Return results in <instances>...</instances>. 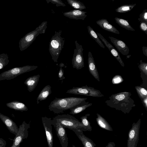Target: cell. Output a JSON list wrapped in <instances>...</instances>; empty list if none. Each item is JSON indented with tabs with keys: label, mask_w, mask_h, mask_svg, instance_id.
<instances>
[{
	"label": "cell",
	"mask_w": 147,
	"mask_h": 147,
	"mask_svg": "<svg viewBox=\"0 0 147 147\" xmlns=\"http://www.w3.org/2000/svg\"><path fill=\"white\" fill-rule=\"evenodd\" d=\"M130 92H123L112 94L105 103L110 107L128 113L136 106L134 100L131 97Z\"/></svg>",
	"instance_id": "1"
},
{
	"label": "cell",
	"mask_w": 147,
	"mask_h": 147,
	"mask_svg": "<svg viewBox=\"0 0 147 147\" xmlns=\"http://www.w3.org/2000/svg\"><path fill=\"white\" fill-rule=\"evenodd\" d=\"M87 99L86 98L73 97L55 98L51 102L49 109L55 114L62 113L74 106L85 102Z\"/></svg>",
	"instance_id": "2"
},
{
	"label": "cell",
	"mask_w": 147,
	"mask_h": 147,
	"mask_svg": "<svg viewBox=\"0 0 147 147\" xmlns=\"http://www.w3.org/2000/svg\"><path fill=\"white\" fill-rule=\"evenodd\" d=\"M62 31H55L49 43V51L54 62H57L60 54L63 48L65 39L61 36Z\"/></svg>",
	"instance_id": "3"
},
{
	"label": "cell",
	"mask_w": 147,
	"mask_h": 147,
	"mask_svg": "<svg viewBox=\"0 0 147 147\" xmlns=\"http://www.w3.org/2000/svg\"><path fill=\"white\" fill-rule=\"evenodd\" d=\"M47 21L43 22L34 30L28 33L20 40L19 47L21 51L27 49L39 35L45 33L47 28Z\"/></svg>",
	"instance_id": "4"
},
{
	"label": "cell",
	"mask_w": 147,
	"mask_h": 147,
	"mask_svg": "<svg viewBox=\"0 0 147 147\" xmlns=\"http://www.w3.org/2000/svg\"><path fill=\"white\" fill-rule=\"evenodd\" d=\"M52 121L71 130L75 129L82 131L84 129V126L81 122L73 116L68 114L57 115L53 118Z\"/></svg>",
	"instance_id": "5"
},
{
	"label": "cell",
	"mask_w": 147,
	"mask_h": 147,
	"mask_svg": "<svg viewBox=\"0 0 147 147\" xmlns=\"http://www.w3.org/2000/svg\"><path fill=\"white\" fill-rule=\"evenodd\" d=\"M37 66L27 65L15 67L2 72L0 74V81L10 80L23 74L36 69Z\"/></svg>",
	"instance_id": "6"
},
{
	"label": "cell",
	"mask_w": 147,
	"mask_h": 147,
	"mask_svg": "<svg viewBox=\"0 0 147 147\" xmlns=\"http://www.w3.org/2000/svg\"><path fill=\"white\" fill-rule=\"evenodd\" d=\"M76 95H80L94 97H101L104 96L100 91L94 88L86 85L80 87H73L66 92Z\"/></svg>",
	"instance_id": "7"
},
{
	"label": "cell",
	"mask_w": 147,
	"mask_h": 147,
	"mask_svg": "<svg viewBox=\"0 0 147 147\" xmlns=\"http://www.w3.org/2000/svg\"><path fill=\"white\" fill-rule=\"evenodd\" d=\"M75 43L76 48L74 51L72 64L73 68L79 70L84 66L83 54V49L82 46L79 44L77 40H76L75 41Z\"/></svg>",
	"instance_id": "8"
},
{
	"label": "cell",
	"mask_w": 147,
	"mask_h": 147,
	"mask_svg": "<svg viewBox=\"0 0 147 147\" xmlns=\"http://www.w3.org/2000/svg\"><path fill=\"white\" fill-rule=\"evenodd\" d=\"M30 127V124L26 123L25 121L20 125L19 130L13 140L11 147H20L21 143L24 139H26L28 135V129Z\"/></svg>",
	"instance_id": "9"
},
{
	"label": "cell",
	"mask_w": 147,
	"mask_h": 147,
	"mask_svg": "<svg viewBox=\"0 0 147 147\" xmlns=\"http://www.w3.org/2000/svg\"><path fill=\"white\" fill-rule=\"evenodd\" d=\"M141 119L136 123H134L130 130L127 142V147H136L138 140Z\"/></svg>",
	"instance_id": "10"
},
{
	"label": "cell",
	"mask_w": 147,
	"mask_h": 147,
	"mask_svg": "<svg viewBox=\"0 0 147 147\" xmlns=\"http://www.w3.org/2000/svg\"><path fill=\"white\" fill-rule=\"evenodd\" d=\"M42 120L45 130L48 147H53L52 119L46 117H42Z\"/></svg>",
	"instance_id": "11"
},
{
	"label": "cell",
	"mask_w": 147,
	"mask_h": 147,
	"mask_svg": "<svg viewBox=\"0 0 147 147\" xmlns=\"http://www.w3.org/2000/svg\"><path fill=\"white\" fill-rule=\"evenodd\" d=\"M52 125H53L56 131L58 137L62 147H68V138L67 137L65 127L60 124L52 121Z\"/></svg>",
	"instance_id": "12"
},
{
	"label": "cell",
	"mask_w": 147,
	"mask_h": 147,
	"mask_svg": "<svg viewBox=\"0 0 147 147\" xmlns=\"http://www.w3.org/2000/svg\"><path fill=\"white\" fill-rule=\"evenodd\" d=\"M0 119L10 132L16 135L19 130L16 123L9 117L1 113Z\"/></svg>",
	"instance_id": "13"
},
{
	"label": "cell",
	"mask_w": 147,
	"mask_h": 147,
	"mask_svg": "<svg viewBox=\"0 0 147 147\" xmlns=\"http://www.w3.org/2000/svg\"><path fill=\"white\" fill-rule=\"evenodd\" d=\"M96 33L100 39L104 42L106 47L108 49L112 55L118 61L121 65L124 67L125 64L118 52L98 32H96Z\"/></svg>",
	"instance_id": "14"
},
{
	"label": "cell",
	"mask_w": 147,
	"mask_h": 147,
	"mask_svg": "<svg viewBox=\"0 0 147 147\" xmlns=\"http://www.w3.org/2000/svg\"><path fill=\"white\" fill-rule=\"evenodd\" d=\"M109 38L120 52L124 55H127L129 53V50L123 41L112 36H109Z\"/></svg>",
	"instance_id": "15"
},
{
	"label": "cell",
	"mask_w": 147,
	"mask_h": 147,
	"mask_svg": "<svg viewBox=\"0 0 147 147\" xmlns=\"http://www.w3.org/2000/svg\"><path fill=\"white\" fill-rule=\"evenodd\" d=\"M88 62L89 71L93 77L98 82L100 81L99 74L92 53H88Z\"/></svg>",
	"instance_id": "16"
},
{
	"label": "cell",
	"mask_w": 147,
	"mask_h": 147,
	"mask_svg": "<svg viewBox=\"0 0 147 147\" xmlns=\"http://www.w3.org/2000/svg\"><path fill=\"white\" fill-rule=\"evenodd\" d=\"M87 13L86 11L74 9L65 12L63 13V15L65 16L70 19L84 20L87 16L86 14Z\"/></svg>",
	"instance_id": "17"
},
{
	"label": "cell",
	"mask_w": 147,
	"mask_h": 147,
	"mask_svg": "<svg viewBox=\"0 0 147 147\" xmlns=\"http://www.w3.org/2000/svg\"><path fill=\"white\" fill-rule=\"evenodd\" d=\"M78 138L82 142L84 147H94L92 141L86 137L82 131L80 129H72Z\"/></svg>",
	"instance_id": "18"
},
{
	"label": "cell",
	"mask_w": 147,
	"mask_h": 147,
	"mask_svg": "<svg viewBox=\"0 0 147 147\" xmlns=\"http://www.w3.org/2000/svg\"><path fill=\"white\" fill-rule=\"evenodd\" d=\"M96 22L101 28L106 30L118 34H120L117 29L110 24L106 19L102 18L96 21Z\"/></svg>",
	"instance_id": "19"
},
{
	"label": "cell",
	"mask_w": 147,
	"mask_h": 147,
	"mask_svg": "<svg viewBox=\"0 0 147 147\" xmlns=\"http://www.w3.org/2000/svg\"><path fill=\"white\" fill-rule=\"evenodd\" d=\"M40 75H35L28 78L24 83L27 87L28 90L29 92L33 91L37 86L39 81Z\"/></svg>",
	"instance_id": "20"
},
{
	"label": "cell",
	"mask_w": 147,
	"mask_h": 147,
	"mask_svg": "<svg viewBox=\"0 0 147 147\" xmlns=\"http://www.w3.org/2000/svg\"><path fill=\"white\" fill-rule=\"evenodd\" d=\"M6 105L9 108L16 111L21 112L27 111L28 109L24 103L17 100H13L6 103Z\"/></svg>",
	"instance_id": "21"
},
{
	"label": "cell",
	"mask_w": 147,
	"mask_h": 147,
	"mask_svg": "<svg viewBox=\"0 0 147 147\" xmlns=\"http://www.w3.org/2000/svg\"><path fill=\"white\" fill-rule=\"evenodd\" d=\"M51 87L49 85L45 86L42 90L37 98V103L46 99L52 93Z\"/></svg>",
	"instance_id": "22"
},
{
	"label": "cell",
	"mask_w": 147,
	"mask_h": 147,
	"mask_svg": "<svg viewBox=\"0 0 147 147\" xmlns=\"http://www.w3.org/2000/svg\"><path fill=\"white\" fill-rule=\"evenodd\" d=\"M92 103H89V102H85L74 106L71 109L69 113L73 115H75L82 112L87 108L92 105Z\"/></svg>",
	"instance_id": "23"
},
{
	"label": "cell",
	"mask_w": 147,
	"mask_h": 147,
	"mask_svg": "<svg viewBox=\"0 0 147 147\" xmlns=\"http://www.w3.org/2000/svg\"><path fill=\"white\" fill-rule=\"evenodd\" d=\"M96 115V121L98 125L105 129L112 131V128L106 120L99 114L97 113Z\"/></svg>",
	"instance_id": "24"
},
{
	"label": "cell",
	"mask_w": 147,
	"mask_h": 147,
	"mask_svg": "<svg viewBox=\"0 0 147 147\" xmlns=\"http://www.w3.org/2000/svg\"><path fill=\"white\" fill-rule=\"evenodd\" d=\"M115 20L116 22L122 28L129 30L135 31L127 20L118 17H115Z\"/></svg>",
	"instance_id": "25"
},
{
	"label": "cell",
	"mask_w": 147,
	"mask_h": 147,
	"mask_svg": "<svg viewBox=\"0 0 147 147\" xmlns=\"http://www.w3.org/2000/svg\"><path fill=\"white\" fill-rule=\"evenodd\" d=\"M87 28L88 33L91 37L95 40L101 47L103 48H105V46L102 42L93 29L90 26H87Z\"/></svg>",
	"instance_id": "26"
},
{
	"label": "cell",
	"mask_w": 147,
	"mask_h": 147,
	"mask_svg": "<svg viewBox=\"0 0 147 147\" xmlns=\"http://www.w3.org/2000/svg\"><path fill=\"white\" fill-rule=\"evenodd\" d=\"M68 4L72 7L82 10L86 9V7L84 4L82 2L76 0H66Z\"/></svg>",
	"instance_id": "27"
},
{
	"label": "cell",
	"mask_w": 147,
	"mask_h": 147,
	"mask_svg": "<svg viewBox=\"0 0 147 147\" xmlns=\"http://www.w3.org/2000/svg\"><path fill=\"white\" fill-rule=\"evenodd\" d=\"M134 4H125L122 5L115 9V11L118 13H125L131 10L136 5Z\"/></svg>",
	"instance_id": "28"
},
{
	"label": "cell",
	"mask_w": 147,
	"mask_h": 147,
	"mask_svg": "<svg viewBox=\"0 0 147 147\" xmlns=\"http://www.w3.org/2000/svg\"><path fill=\"white\" fill-rule=\"evenodd\" d=\"M90 115L89 114H87L80 118L81 121V122L84 126V129L85 131L88 130L91 131L92 130L90 123L87 119L88 117Z\"/></svg>",
	"instance_id": "29"
},
{
	"label": "cell",
	"mask_w": 147,
	"mask_h": 147,
	"mask_svg": "<svg viewBox=\"0 0 147 147\" xmlns=\"http://www.w3.org/2000/svg\"><path fill=\"white\" fill-rule=\"evenodd\" d=\"M7 54L3 53L0 55V69H3L9 62Z\"/></svg>",
	"instance_id": "30"
},
{
	"label": "cell",
	"mask_w": 147,
	"mask_h": 147,
	"mask_svg": "<svg viewBox=\"0 0 147 147\" xmlns=\"http://www.w3.org/2000/svg\"><path fill=\"white\" fill-rule=\"evenodd\" d=\"M135 88L138 96L141 100L147 97V91L145 88L139 86H136Z\"/></svg>",
	"instance_id": "31"
},
{
	"label": "cell",
	"mask_w": 147,
	"mask_h": 147,
	"mask_svg": "<svg viewBox=\"0 0 147 147\" xmlns=\"http://www.w3.org/2000/svg\"><path fill=\"white\" fill-rule=\"evenodd\" d=\"M140 62L138 66L140 70L147 76V63L143 62L142 60L140 61Z\"/></svg>",
	"instance_id": "32"
},
{
	"label": "cell",
	"mask_w": 147,
	"mask_h": 147,
	"mask_svg": "<svg viewBox=\"0 0 147 147\" xmlns=\"http://www.w3.org/2000/svg\"><path fill=\"white\" fill-rule=\"evenodd\" d=\"M47 3H51L53 4H55L57 7L59 6L65 7V4L61 0H46Z\"/></svg>",
	"instance_id": "33"
},
{
	"label": "cell",
	"mask_w": 147,
	"mask_h": 147,
	"mask_svg": "<svg viewBox=\"0 0 147 147\" xmlns=\"http://www.w3.org/2000/svg\"><path fill=\"white\" fill-rule=\"evenodd\" d=\"M138 20L140 22H147V9L144 10L143 12L140 14Z\"/></svg>",
	"instance_id": "34"
},
{
	"label": "cell",
	"mask_w": 147,
	"mask_h": 147,
	"mask_svg": "<svg viewBox=\"0 0 147 147\" xmlns=\"http://www.w3.org/2000/svg\"><path fill=\"white\" fill-rule=\"evenodd\" d=\"M64 66V64L62 63H60L59 65L60 68L59 71L58 76L59 80H62L65 78V77L64 76V71L62 69V67Z\"/></svg>",
	"instance_id": "35"
},
{
	"label": "cell",
	"mask_w": 147,
	"mask_h": 147,
	"mask_svg": "<svg viewBox=\"0 0 147 147\" xmlns=\"http://www.w3.org/2000/svg\"><path fill=\"white\" fill-rule=\"evenodd\" d=\"M140 29L147 35V22H140L139 26Z\"/></svg>",
	"instance_id": "36"
},
{
	"label": "cell",
	"mask_w": 147,
	"mask_h": 147,
	"mask_svg": "<svg viewBox=\"0 0 147 147\" xmlns=\"http://www.w3.org/2000/svg\"><path fill=\"white\" fill-rule=\"evenodd\" d=\"M112 79L113 84H117L122 82V79L120 76L116 75Z\"/></svg>",
	"instance_id": "37"
},
{
	"label": "cell",
	"mask_w": 147,
	"mask_h": 147,
	"mask_svg": "<svg viewBox=\"0 0 147 147\" xmlns=\"http://www.w3.org/2000/svg\"><path fill=\"white\" fill-rule=\"evenodd\" d=\"M6 145V141L2 138H0V147H5Z\"/></svg>",
	"instance_id": "38"
},
{
	"label": "cell",
	"mask_w": 147,
	"mask_h": 147,
	"mask_svg": "<svg viewBox=\"0 0 147 147\" xmlns=\"http://www.w3.org/2000/svg\"><path fill=\"white\" fill-rule=\"evenodd\" d=\"M142 104L146 110L147 109V97L141 100Z\"/></svg>",
	"instance_id": "39"
},
{
	"label": "cell",
	"mask_w": 147,
	"mask_h": 147,
	"mask_svg": "<svg viewBox=\"0 0 147 147\" xmlns=\"http://www.w3.org/2000/svg\"><path fill=\"white\" fill-rule=\"evenodd\" d=\"M143 53L146 57H147V47L143 46L142 47Z\"/></svg>",
	"instance_id": "40"
},
{
	"label": "cell",
	"mask_w": 147,
	"mask_h": 147,
	"mask_svg": "<svg viewBox=\"0 0 147 147\" xmlns=\"http://www.w3.org/2000/svg\"><path fill=\"white\" fill-rule=\"evenodd\" d=\"M131 56V55H126L127 58H129L130 56Z\"/></svg>",
	"instance_id": "41"
},
{
	"label": "cell",
	"mask_w": 147,
	"mask_h": 147,
	"mask_svg": "<svg viewBox=\"0 0 147 147\" xmlns=\"http://www.w3.org/2000/svg\"><path fill=\"white\" fill-rule=\"evenodd\" d=\"M72 147H76V146L74 145L73 144L72 146Z\"/></svg>",
	"instance_id": "42"
},
{
	"label": "cell",
	"mask_w": 147,
	"mask_h": 147,
	"mask_svg": "<svg viewBox=\"0 0 147 147\" xmlns=\"http://www.w3.org/2000/svg\"><path fill=\"white\" fill-rule=\"evenodd\" d=\"M107 147H109L108 146H107Z\"/></svg>",
	"instance_id": "43"
}]
</instances>
